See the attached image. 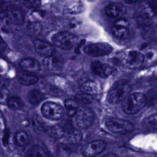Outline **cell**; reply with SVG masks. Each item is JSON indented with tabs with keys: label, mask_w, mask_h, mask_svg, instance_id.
<instances>
[{
	"label": "cell",
	"mask_w": 157,
	"mask_h": 157,
	"mask_svg": "<svg viewBox=\"0 0 157 157\" xmlns=\"http://www.w3.org/2000/svg\"><path fill=\"white\" fill-rule=\"evenodd\" d=\"M6 130V122L4 115L0 110V132H4Z\"/></svg>",
	"instance_id": "33"
},
{
	"label": "cell",
	"mask_w": 157,
	"mask_h": 157,
	"mask_svg": "<svg viewBox=\"0 0 157 157\" xmlns=\"http://www.w3.org/2000/svg\"><path fill=\"white\" fill-rule=\"evenodd\" d=\"M146 96L141 93H136L128 96L122 102V109L128 114H135L143 109L147 102Z\"/></svg>",
	"instance_id": "2"
},
{
	"label": "cell",
	"mask_w": 157,
	"mask_h": 157,
	"mask_svg": "<svg viewBox=\"0 0 157 157\" xmlns=\"http://www.w3.org/2000/svg\"><path fill=\"white\" fill-rule=\"evenodd\" d=\"M102 157H119L117 154H115V153H109V154H107L104 156H103Z\"/></svg>",
	"instance_id": "37"
},
{
	"label": "cell",
	"mask_w": 157,
	"mask_h": 157,
	"mask_svg": "<svg viewBox=\"0 0 157 157\" xmlns=\"http://www.w3.org/2000/svg\"><path fill=\"white\" fill-rule=\"evenodd\" d=\"M91 69L95 75L102 78L107 77L114 71V68L112 66L98 61H93L91 63Z\"/></svg>",
	"instance_id": "11"
},
{
	"label": "cell",
	"mask_w": 157,
	"mask_h": 157,
	"mask_svg": "<svg viewBox=\"0 0 157 157\" xmlns=\"http://www.w3.org/2000/svg\"><path fill=\"white\" fill-rule=\"evenodd\" d=\"M129 22L124 18H119L112 27L113 34L117 38L124 39L129 35Z\"/></svg>",
	"instance_id": "10"
},
{
	"label": "cell",
	"mask_w": 157,
	"mask_h": 157,
	"mask_svg": "<svg viewBox=\"0 0 157 157\" xmlns=\"http://www.w3.org/2000/svg\"><path fill=\"white\" fill-rule=\"evenodd\" d=\"M153 15L149 7H143L137 13V21L141 25H148L151 21Z\"/></svg>",
	"instance_id": "17"
},
{
	"label": "cell",
	"mask_w": 157,
	"mask_h": 157,
	"mask_svg": "<svg viewBox=\"0 0 157 157\" xmlns=\"http://www.w3.org/2000/svg\"><path fill=\"white\" fill-rule=\"evenodd\" d=\"M15 139L16 143L20 147H25L29 143V137L25 131H18L15 134Z\"/></svg>",
	"instance_id": "22"
},
{
	"label": "cell",
	"mask_w": 157,
	"mask_h": 157,
	"mask_svg": "<svg viewBox=\"0 0 157 157\" xmlns=\"http://www.w3.org/2000/svg\"><path fill=\"white\" fill-rule=\"evenodd\" d=\"M131 90V86L126 80L122 79L116 82L110 88L108 94V101L113 104L123 101Z\"/></svg>",
	"instance_id": "1"
},
{
	"label": "cell",
	"mask_w": 157,
	"mask_h": 157,
	"mask_svg": "<svg viewBox=\"0 0 157 157\" xmlns=\"http://www.w3.org/2000/svg\"><path fill=\"white\" fill-rule=\"evenodd\" d=\"M76 99L83 104H90L93 101V97L91 95L85 93L84 92H79L75 96Z\"/></svg>",
	"instance_id": "28"
},
{
	"label": "cell",
	"mask_w": 157,
	"mask_h": 157,
	"mask_svg": "<svg viewBox=\"0 0 157 157\" xmlns=\"http://www.w3.org/2000/svg\"><path fill=\"white\" fill-rule=\"evenodd\" d=\"M145 56L137 51L128 50L124 53L121 57L122 64L129 69H138L144 62Z\"/></svg>",
	"instance_id": "5"
},
{
	"label": "cell",
	"mask_w": 157,
	"mask_h": 157,
	"mask_svg": "<svg viewBox=\"0 0 157 157\" xmlns=\"http://www.w3.org/2000/svg\"><path fill=\"white\" fill-rule=\"evenodd\" d=\"M7 48V44L3 40V39L0 36V52H4L6 50Z\"/></svg>",
	"instance_id": "36"
},
{
	"label": "cell",
	"mask_w": 157,
	"mask_h": 157,
	"mask_svg": "<svg viewBox=\"0 0 157 157\" xmlns=\"http://www.w3.org/2000/svg\"><path fill=\"white\" fill-rule=\"evenodd\" d=\"M113 50L112 47L107 43L97 42L86 45L83 52L87 55L91 57H99L109 55Z\"/></svg>",
	"instance_id": "8"
},
{
	"label": "cell",
	"mask_w": 157,
	"mask_h": 157,
	"mask_svg": "<svg viewBox=\"0 0 157 157\" xmlns=\"http://www.w3.org/2000/svg\"><path fill=\"white\" fill-rule=\"evenodd\" d=\"M17 80L18 82L23 85H31L38 82V77L33 74H21L18 75L17 77Z\"/></svg>",
	"instance_id": "19"
},
{
	"label": "cell",
	"mask_w": 157,
	"mask_h": 157,
	"mask_svg": "<svg viewBox=\"0 0 157 157\" xmlns=\"http://www.w3.org/2000/svg\"><path fill=\"white\" fill-rule=\"evenodd\" d=\"M28 29L31 33L34 34H38L41 33L42 28L41 24L39 21H34L29 24Z\"/></svg>",
	"instance_id": "30"
},
{
	"label": "cell",
	"mask_w": 157,
	"mask_h": 157,
	"mask_svg": "<svg viewBox=\"0 0 157 157\" xmlns=\"http://www.w3.org/2000/svg\"><path fill=\"white\" fill-rule=\"evenodd\" d=\"M106 146L105 143L101 140H96L83 145L80 152L85 157H94L101 153Z\"/></svg>",
	"instance_id": "9"
},
{
	"label": "cell",
	"mask_w": 157,
	"mask_h": 157,
	"mask_svg": "<svg viewBox=\"0 0 157 157\" xmlns=\"http://www.w3.org/2000/svg\"><path fill=\"white\" fill-rule=\"evenodd\" d=\"M48 134L55 138H60L64 134V128L59 125L48 127L47 129Z\"/></svg>",
	"instance_id": "23"
},
{
	"label": "cell",
	"mask_w": 157,
	"mask_h": 157,
	"mask_svg": "<svg viewBox=\"0 0 157 157\" xmlns=\"http://www.w3.org/2000/svg\"><path fill=\"white\" fill-rule=\"evenodd\" d=\"M7 102L8 105L10 108L13 109H19L24 105L21 99L19 97H17L15 96H10L7 99Z\"/></svg>",
	"instance_id": "24"
},
{
	"label": "cell",
	"mask_w": 157,
	"mask_h": 157,
	"mask_svg": "<svg viewBox=\"0 0 157 157\" xmlns=\"http://www.w3.org/2000/svg\"><path fill=\"white\" fill-rule=\"evenodd\" d=\"M105 125L109 130L118 134L128 133L134 129V125L131 121L114 117L107 119Z\"/></svg>",
	"instance_id": "3"
},
{
	"label": "cell",
	"mask_w": 157,
	"mask_h": 157,
	"mask_svg": "<svg viewBox=\"0 0 157 157\" xmlns=\"http://www.w3.org/2000/svg\"><path fill=\"white\" fill-rule=\"evenodd\" d=\"M105 13L110 18H117L121 16L125 12L124 6L117 2L109 3L105 7Z\"/></svg>",
	"instance_id": "15"
},
{
	"label": "cell",
	"mask_w": 157,
	"mask_h": 157,
	"mask_svg": "<svg viewBox=\"0 0 157 157\" xmlns=\"http://www.w3.org/2000/svg\"><path fill=\"white\" fill-rule=\"evenodd\" d=\"M144 124L150 129H157V113H153L147 117L144 120Z\"/></svg>",
	"instance_id": "26"
},
{
	"label": "cell",
	"mask_w": 157,
	"mask_h": 157,
	"mask_svg": "<svg viewBox=\"0 0 157 157\" xmlns=\"http://www.w3.org/2000/svg\"><path fill=\"white\" fill-rule=\"evenodd\" d=\"M28 101L33 105H37L45 99L44 94L37 90H31L27 95Z\"/></svg>",
	"instance_id": "20"
},
{
	"label": "cell",
	"mask_w": 157,
	"mask_h": 157,
	"mask_svg": "<svg viewBox=\"0 0 157 157\" xmlns=\"http://www.w3.org/2000/svg\"><path fill=\"white\" fill-rule=\"evenodd\" d=\"M9 138H10V133L9 131L5 130L4 131V134L2 137V143L4 146H6L8 145L9 142Z\"/></svg>",
	"instance_id": "35"
},
{
	"label": "cell",
	"mask_w": 157,
	"mask_h": 157,
	"mask_svg": "<svg viewBox=\"0 0 157 157\" xmlns=\"http://www.w3.org/2000/svg\"><path fill=\"white\" fill-rule=\"evenodd\" d=\"M42 17H43V13L40 11H34L31 14V17L32 20H34V21L32 22L37 21L36 20H38L39 19L41 18Z\"/></svg>",
	"instance_id": "32"
},
{
	"label": "cell",
	"mask_w": 157,
	"mask_h": 157,
	"mask_svg": "<svg viewBox=\"0 0 157 157\" xmlns=\"http://www.w3.org/2000/svg\"><path fill=\"white\" fill-rule=\"evenodd\" d=\"M31 157H50L48 152L42 147L36 145L31 151Z\"/></svg>",
	"instance_id": "25"
},
{
	"label": "cell",
	"mask_w": 157,
	"mask_h": 157,
	"mask_svg": "<svg viewBox=\"0 0 157 157\" xmlns=\"http://www.w3.org/2000/svg\"><path fill=\"white\" fill-rule=\"evenodd\" d=\"M94 112L88 107H81L75 115V123L78 128L85 129L90 126L94 120Z\"/></svg>",
	"instance_id": "6"
},
{
	"label": "cell",
	"mask_w": 157,
	"mask_h": 157,
	"mask_svg": "<svg viewBox=\"0 0 157 157\" xmlns=\"http://www.w3.org/2000/svg\"><path fill=\"white\" fill-rule=\"evenodd\" d=\"M6 17L9 21L15 25H21L25 22V15L19 9L12 7L9 9L6 12Z\"/></svg>",
	"instance_id": "14"
},
{
	"label": "cell",
	"mask_w": 157,
	"mask_h": 157,
	"mask_svg": "<svg viewBox=\"0 0 157 157\" xmlns=\"http://www.w3.org/2000/svg\"><path fill=\"white\" fill-rule=\"evenodd\" d=\"M42 115L51 120H59L64 115V109L59 104L53 102H47L41 107Z\"/></svg>",
	"instance_id": "7"
},
{
	"label": "cell",
	"mask_w": 157,
	"mask_h": 157,
	"mask_svg": "<svg viewBox=\"0 0 157 157\" xmlns=\"http://www.w3.org/2000/svg\"><path fill=\"white\" fill-rule=\"evenodd\" d=\"M19 66L25 71L36 73L40 70V64L39 62L32 58H25L19 62Z\"/></svg>",
	"instance_id": "13"
},
{
	"label": "cell",
	"mask_w": 157,
	"mask_h": 157,
	"mask_svg": "<svg viewBox=\"0 0 157 157\" xmlns=\"http://www.w3.org/2000/svg\"><path fill=\"white\" fill-rule=\"evenodd\" d=\"M77 41L75 36L69 31H60L53 35L52 42L53 44L62 49L69 50L72 48Z\"/></svg>",
	"instance_id": "4"
},
{
	"label": "cell",
	"mask_w": 157,
	"mask_h": 157,
	"mask_svg": "<svg viewBox=\"0 0 157 157\" xmlns=\"http://www.w3.org/2000/svg\"><path fill=\"white\" fill-rule=\"evenodd\" d=\"M82 92L89 94H98L101 91V86L99 83L95 80H89L83 83L81 86Z\"/></svg>",
	"instance_id": "18"
},
{
	"label": "cell",
	"mask_w": 157,
	"mask_h": 157,
	"mask_svg": "<svg viewBox=\"0 0 157 157\" xmlns=\"http://www.w3.org/2000/svg\"><path fill=\"white\" fill-rule=\"evenodd\" d=\"M33 124L34 127L40 131H47L48 127L46 126L45 122L39 116H35L32 120Z\"/></svg>",
	"instance_id": "27"
},
{
	"label": "cell",
	"mask_w": 157,
	"mask_h": 157,
	"mask_svg": "<svg viewBox=\"0 0 157 157\" xmlns=\"http://www.w3.org/2000/svg\"><path fill=\"white\" fill-rule=\"evenodd\" d=\"M9 85V81L7 78L0 75V90H5Z\"/></svg>",
	"instance_id": "31"
},
{
	"label": "cell",
	"mask_w": 157,
	"mask_h": 157,
	"mask_svg": "<svg viewBox=\"0 0 157 157\" xmlns=\"http://www.w3.org/2000/svg\"><path fill=\"white\" fill-rule=\"evenodd\" d=\"M33 45L36 52L45 57L52 56L55 52V48L52 44L41 39H35Z\"/></svg>",
	"instance_id": "12"
},
{
	"label": "cell",
	"mask_w": 157,
	"mask_h": 157,
	"mask_svg": "<svg viewBox=\"0 0 157 157\" xmlns=\"http://www.w3.org/2000/svg\"><path fill=\"white\" fill-rule=\"evenodd\" d=\"M44 67L53 72H58L61 71L62 63L59 59L53 55L45 57L42 61Z\"/></svg>",
	"instance_id": "16"
},
{
	"label": "cell",
	"mask_w": 157,
	"mask_h": 157,
	"mask_svg": "<svg viewBox=\"0 0 157 157\" xmlns=\"http://www.w3.org/2000/svg\"><path fill=\"white\" fill-rule=\"evenodd\" d=\"M83 9L84 6L83 3L80 1H78L75 2L74 4H72V6L69 8L67 11L68 12L71 13H79L83 10Z\"/></svg>",
	"instance_id": "29"
},
{
	"label": "cell",
	"mask_w": 157,
	"mask_h": 157,
	"mask_svg": "<svg viewBox=\"0 0 157 157\" xmlns=\"http://www.w3.org/2000/svg\"><path fill=\"white\" fill-rule=\"evenodd\" d=\"M148 7L151 10L153 14L157 15V1H150L148 2Z\"/></svg>",
	"instance_id": "34"
},
{
	"label": "cell",
	"mask_w": 157,
	"mask_h": 157,
	"mask_svg": "<svg viewBox=\"0 0 157 157\" xmlns=\"http://www.w3.org/2000/svg\"><path fill=\"white\" fill-rule=\"evenodd\" d=\"M64 106L69 117L75 116L78 110L77 102L72 99H67L64 101Z\"/></svg>",
	"instance_id": "21"
}]
</instances>
